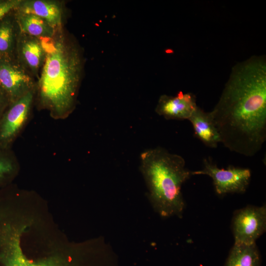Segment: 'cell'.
Here are the masks:
<instances>
[{
    "mask_svg": "<svg viewBox=\"0 0 266 266\" xmlns=\"http://www.w3.org/2000/svg\"><path fill=\"white\" fill-rule=\"evenodd\" d=\"M18 23L22 31L31 36L49 38L54 35V28L36 15L20 13Z\"/></svg>",
    "mask_w": 266,
    "mask_h": 266,
    "instance_id": "obj_13",
    "label": "cell"
},
{
    "mask_svg": "<svg viewBox=\"0 0 266 266\" xmlns=\"http://www.w3.org/2000/svg\"><path fill=\"white\" fill-rule=\"evenodd\" d=\"M7 15L0 20V57H11L14 47V27Z\"/></svg>",
    "mask_w": 266,
    "mask_h": 266,
    "instance_id": "obj_15",
    "label": "cell"
},
{
    "mask_svg": "<svg viewBox=\"0 0 266 266\" xmlns=\"http://www.w3.org/2000/svg\"><path fill=\"white\" fill-rule=\"evenodd\" d=\"M234 243L252 244L266 229V207L247 206L237 210L232 221Z\"/></svg>",
    "mask_w": 266,
    "mask_h": 266,
    "instance_id": "obj_5",
    "label": "cell"
},
{
    "mask_svg": "<svg viewBox=\"0 0 266 266\" xmlns=\"http://www.w3.org/2000/svg\"><path fill=\"white\" fill-rule=\"evenodd\" d=\"M201 170L192 171V175H206L213 181L216 192L220 195L245 192L251 174L249 168L230 166L226 169L218 167L209 158L203 161Z\"/></svg>",
    "mask_w": 266,
    "mask_h": 266,
    "instance_id": "obj_4",
    "label": "cell"
},
{
    "mask_svg": "<svg viewBox=\"0 0 266 266\" xmlns=\"http://www.w3.org/2000/svg\"><path fill=\"white\" fill-rule=\"evenodd\" d=\"M9 100L4 91L0 85V118L5 111V108Z\"/></svg>",
    "mask_w": 266,
    "mask_h": 266,
    "instance_id": "obj_18",
    "label": "cell"
},
{
    "mask_svg": "<svg viewBox=\"0 0 266 266\" xmlns=\"http://www.w3.org/2000/svg\"><path fill=\"white\" fill-rule=\"evenodd\" d=\"M31 77L11 57H0V85L12 103L27 92L31 87Z\"/></svg>",
    "mask_w": 266,
    "mask_h": 266,
    "instance_id": "obj_7",
    "label": "cell"
},
{
    "mask_svg": "<svg viewBox=\"0 0 266 266\" xmlns=\"http://www.w3.org/2000/svg\"><path fill=\"white\" fill-rule=\"evenodd\" d=\"M17 8L20 13L36 15L44 20L54 28L61 25L62 10L61 7L55 2L43 0L22 1Z\"/></svg>",
    "mask_w": 266,
    "mask_h": 266,
    "instance_id": "obj_10",
    "label": "cell"
},
{
    "mask_svg": "<svg viewBox=\"0 0 266 266\" xmlns=\"http://www.w3.org/2000/svg\"><path fill=\"white\" fill-rule=\"evenodd\" d=\"M140 169L154 210L163 218L181 216L185 208L182 186L192 175L184 159L163 148L150 149L141 154Z\"/></svg>",
    "mask_w": 266,
    "mask_h": 266,
    "instance_id": "obj_2",
    "label": "cell"
},
{
    "mask_svg": "<svg viewBox=\"0 0 266 266\" xmlns=\"http://www.w3.org/2000/svg\"><path fill=\"white\" fill-rule=\"evenodd\" d=\"M1 266H69L65 258L58 255L48 257L37 261L29 259L21 246H16L2 258Z\"/></svg>",
    "mask_w": 266,
    "mask_h": 266,
    "instance_id": "obj_11",
    "label": "cell"
},
{
    "mask_svg": "<svg viewBox=\"0 0 266 266\" xmlns=\"http://www.w3.org/2000/svg\"><path fill=\"white\" fill-rule=\"evenodd\" d=\"M188 120L197 138L208 147L215 148L218 146L221 137L210 112H205L198 106Z\"/></svg>",
    "mask_w": 266,
    "mask_h": 266,
    "instance_id": "obj_9",
    "label": "cell"
},
{
    "mask_svg": "<svg viewBox=\"0 0 266 266\" xmlns=\"http://www.w3.org/2000/svg\"><path fill=\"white\" fill-rule=\"evenodd\" d=\"M21 50L26 64L33 70L37 69L45 59V51L42 42L36 39H27L23 43Z\"/></svg>",
    "mask_w": 266,
    "mask_h": 266,
    "instance_id": "obj_14",
    "label": "cell"
},
{
    "mask_svg": "<svg viewBox=\"0 0 266 266\" xmlns=\"http://www.w3.org/2000/svg\"><path fill=\"white\" fill-rule=\"evenodd\" d=\"M5 149L0 148V185L11 177L15 169L14 162L5 153Z\"/></svg>",
    "mask_w": 266,
    "mask_h": 266,
    "instance_id": "obj_16",
    "label": "cell"
},
{
    "mask_svg": "<svg viewBox=\"0 0 266 266\" xmlns=\"http://www.w3.org/2000/svg\"><path fill=\"white\" fill-rule=\"evenodd\" d=\"M231 151L255 155L266 140V58L254 55L232 68L219 100L210 111Z\"/></svg>",
    "mask_w": 266,
    "mask_h": 266,
    "instance_id": "obj_1",
    "label": "cell"
},
{
    "mask_svg": "<svg viewBox=\"0 0 266 266\" xmlns=\"http://www.w3.org/2000/svg\"><path fill=\"white\" fill-rule=\"evenodd\" d=\"M42 43L45 59L39 80L40 97L53 112L63 115L73 105L79 81V61L60 35Z\"/></svg>",
    "mask_w": 266,
    "mask_h": 266,
    "instance_id": "obj_3",
    "label": "cell"
},
{
    "mask_svg": "<svg viewBox=\"0 0 266 266\" xmlns=\"http://www.w3.org/2000/svg\"><path fill=\"white\" fill-rule=\"evenodd\" d=\"M197 107L194 94L181 91L175 96H161L156 112L167 120H188Z\"/></svg>",
    "mask_w": 266,
    "mask_h": 266,
    "instance_id": "obj_8",
    "label": "cell"
},
{
    "mask_svg": "<svg viewBox=\"0 0 266 266\" xmlns=\"http://www.w3.org/2000/svg\"><path fill=\"white\" fill-rule=\"evenodd\" d=\"M22 1L20 0H0V20L13 10L17 9Z\"/></svg>",
    "mask_w": 266,
    "mask_h": 266,
    "instance_id": "obj_17",
    "label": "cell"
},
{
    "mask_svg": "<svg viewBox=\"0 0 266 266\" xmlns=\"http://www.w3.org/2000/svg\"><path fill=\"white\" fill-rule=\"evenodd\" d=\"M33 94L29 91L5 110L0 118V148L6 149L25 123L30 110Z\"/></svg>",
    "mask_w": 266,
    "mask_h": 266,
    "instance_id": "obj_6",
    "label": "cell"
},
{
    "mask_svg": "<svg viewBox=\"0 0 266 266\" xmlns=\"http://www.w3.org/2000/svg\"><path fill=\"white\" fill-rule=\"evenodd\" d=\"M260 256L256 243H234L225 266H260Z\"/></svg>",
    "mask_w": 266,
    "mask_h": 266,
    "instance_id": "obj_12",
    "label": "cell"
}]
</instances>
